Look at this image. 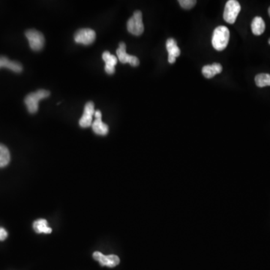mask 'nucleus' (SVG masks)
I'll list each match as a JSON object with an SVG mask.
<instances>
[{"label":"nucleus","mask_w":270,"mask_h":270,"mask_svg":"<svg viewBox=\"0 0 270 270\" xmlns=\"http://www.w3.org/2000/svg\"><path fill=\"white\" fill-rule=\"evenodd\" d=\"M229 39L230 31L228 27L220 26L215 29L212 34V46L216 51H224L228 46Z\"/></svg>","instance_id":"nucleus-1"},{"label":"nucleus","mask_w":270,"mask_h":270,"mask_svg":"<svg viewBox=\"0 0 270 270\" xmlns=\"http://www.w3.org/2000/svg\"><path fill=\"white\" fill-rule=\"evenodd\" d=\"M51 95V92L48 90H39L36 92H32L27 95L24 102H25L27 110L30 114H35L38 110V103L41 99L48 98Z\"/></svg>","instance_id":"nucleus-2"},{"label":"nucleus","mask_w":270,"mask_h":270,"mask_svg":"<svg viewBox=\"0 0 270 270\" xmlns=\"http://www.w3.org/2000/svg\"><path fill=\"white\" fill-rule=\"evenodd\" d=\"M127 30L132 35H141L144 32V26L143 24L142 13L141 11H136L133 16L127 22Z\"/></svg>","instance_id":"nucleus-3"},{"label":"nucleus","mask_w":270,"mask_h":270,"mask_svg":"<svg viewBox=\"0 0 270 270\" xmlns=\"http://www.w3.org/2000/svg\"><path fill=\"white\" fill-rule=\"evenodd\" d=\"M240 11H241V5L239 3L238 1L229 0L227 2L224 8V15H223L224 21L228 24H234L237 21Z\"/></svg>","instance_id":"nucleus-4"},{"label":"nucleus","mask_w":270,"mask_h":270,"mask_svg":"<svg viewBox=\"0 0 270 270\" xmlns=\"http://www.w3.org/2000/svg\"><path fill=\"white\" fill-rule=\"evenodd\" d=\"M25 35L32 51H39L42 49L44 45V37L41 32L35 30H29L25 32Z\"/></svg>","instance_id":"nucleus-5"},{"label":"nucleus","mask_w":270,"mask_h":270,"mask_svg":"<svg viewBox=\"0 0 270 270\" xmlns=\"http://www.w3.org/2000/svg\"><path fill=\"white\" fill-rule=\"evenodd\" d=\"M95 38H96V34L95 31L91 29H81L74 34L75 42L84 44V45H90L92 44L95 41Z\"/></svg>","instance_id":"nucleus-6"},{"label":"nucleus","mask_w":270,"mask_h":270,"mask_svg":"<svg viewBox=\"0 0 270 270\" xmlns=\"http://www.w3.org/2000/svg\"><path fill=\"white\" fill-rule=\"evenodd\" d=\"M117 57L122 64L129 63L131 66L136 67L140 65V60L138 57L131 56L126 53V45L125 43L121 42L119 44L117 50Z\"/></svg>","instance_id":"nucleus-7"},{"label":"nucleus","mask_w":270,"mask_h":270,"mask_svg":"<svg viewBox=\"0 0 270 270\" xmlns=\"http://www.w3.org/2000/svg\"><path fill=\"white\" fill-rule=\"evenodd\" d=\"M93 258L95 261L99 263L102 267H108L113 268L117 267L120 264V260L117 255L111 254V255H104L99 251H95L93 253Z\"/></svg>","instance_id":"nucleus-8"},{"label":"nucleus","mask_w":270,"mask_h":270,"mask_svg":"<svg viewBox=\"0 0 270 270\" xmlns=\"http://www.w3.org/2000/svg\"><path fill=\"white\" fill-rule=\"evenodd\" d=\"M95 106L94 103L92 101H89L86 104L84 107V114L81 120H79L80 126L82 128H88L91 126L92 124V117L95 114Z\"/></svg>","instance_id":"nucleus-9"},{"label":"nucleus","mask_w":270,"mask_h":270,"mask_svg":"<svg viewBox=\"0 0 270 270\" xmlns=\"http://www.w3.org/2000/svg\"><path fill=\"white\" fill-rule=\"evenodd\" d=\"M94 116H95V120L93 123L92 124V130L94 132L98 135H102V136L107 135L109 132V127L102 122V120H101L102 114H101V111H95Z\"/></svg>","instance_id":"nucleus-10"},{"label":"nucleus","mask_w":270,"mask_h":270,"mask_svg":"<svg viewBox=\"0 0 270 270\" xmlns=\"http://www.w3.org/2000/svg\"><path fill=\"white\" fill-rule=\"evenodd\" d=\"M102 59L105 62L104 69L108 74H113L115 73V65L117 64L118 59L115 56L110 54L108 51L103 53Z\"/></svg>","instance_id":"nucleus-11"},{"label":"nucleus","mask_w":270,"mask_h":270,"mask_svg":"<svg viewBox=\"0 0 270 270\" xmlns=\"http://www.w3.org/2000/svg\"><path fill=\"white\" fill-rule=\"evenodd\" d=\"M6 68L13 72L21 73L23 71V66L20 62L11 61L6 57H0V68Z\"/></svg>","instance_id":"nucleus-12"},{"label":"nucleus","mask_w":270,"mask_h":270,"mask_svg":"<svg viewBox=\"0 0 270 270\" xmlns=\"http://www.w3.org/2000/svg\"><path fill=\"white\" fill-rule=\"evenodd\" d=\"M222 71V66L219 63H213L212 65H207L203 67L202 73L206 78H213L216 74Z\"/></svg>","instance_id":"nucleus-13"},{"label":"nucleus","mask_w":270,"mask_h":270,"mask_svg":"<svg viewBox=\"0 0 270 270\" xmlns=\"http://www.w3.org/2000/svg\"><path fill=\"white\" fill-rule=\"evenodd\" d=\"M266 25L261 17H255L251 23V30L254 35H261L265 31Z\"/></svg>","instance_id":"nucleus-14"},{"label":"nucleus","mask_w":270,"mask_h":270,"mask_svg":"<svg viewBox=\"0 0 270 270\" xmlns=\"http://www.w3.org/2000/svg\"><path fill=\"white\" fill-rule=\"evenodd\" d=\"M33 228L38 234H51L52 229L48 227V221L45 219H38L33 223Z\"/></svg>","instance_id":"nucleus-15"},{"label":"nucleus","mask_w":270,"mask_h":270,"mask_svg":"<svg viewBox=\"0 0 270 270\" xmlns=\"http://www.w3.org/2000/svg\"><path fill=\"white\" fill-rule=\"evenodd\" d=\"M11 160L9 150L5 146L0 144V168L7 166Z\"/></svg>","instance_id":"nucleus-16"},{"label":"nucleus","mask_w":270,"mask_h":270,"mask_svg":"<svg viewBox=\"0 0 270 270\" xmlns=\"http://www.w3.org/2000/svg\"><path fill=\"white\" fill-rule=\"evenodd\" d=\"M167 51L168 56L174 57L175 58L180 55V49L177 46V43L174 38H169L166 42Z\"/></svg>","instance_id":"nucleus-17"},{"label":"nucleus","mask_w":270,"mask_h":270,"mask_svg":"<svg viewBox=\"0 0 270 270\" xmlns=\"http://www.w3.org/2000/svg\"><path fill=\"white\" fill-rule=\"evenodd\" d=\"M255 84L258 87H270V74H259L255 77Z\"/></svg>","instance_id":"nucleus-18"},{"label":"nucleus","mask_w":270,"mask_h":270,"mask_svg":"<svg viewBox=\"0 0 270 270\" xmlns=\"http://www.w3.org/2000/svg\"><path fill=\"white\" fill-rule=\"evenodd\" d=\"M179 3L182 8H185V9H190L196 5L197 2L195 0H180L179 1Z\"/></svg>","instance_id":"nucleus-19"},{"label":"nucleus","mask_w":270,"mask_h":270,"mask_svg":"<svg viewBox=\"0 0 270 270\" xmlns=\"http://www.w3.org/2000/svg\"><path fill=\"white\" fill-rule=\"evenodd\" d=\"M8 237V233L4 228H0V241H3Z\"/></svg>","instance_id":"nucleus-20"},{"label":"nucleus","mask_w":270,"mask_h":270,"mask_svg":"<svg viewBox=\"0 0 270 270\" xmlns=\"http://www.w3.org/2000/svg\"><path fill=\"white\" fill-rule=\"evenodd\" d=\"M176 59L177 58H175V57H170V56H168V62H169L171 64L174 63V62H176Z\"/></svg>","instance_id":"nucleus-21"},{"label":"nucleus","mask_w":270,"mask_h":270,"mask_svg":"<svg viewBox=\"0 0 270 270\" xmlns=\"http://www.w3.org/2000/svg\"><path fill=\"white\" fill-rule=\"evenodd\" d=\"M268 12H269V15H270V8H269Z\"/></svg>","instance_id":"nucleus-22"},{"label":"nucleus","mask_w":270,"mask_h":270,"mask_svg":"<svg viewBox=\"0 0 270 270\" xmlns=\"http://www.w3.org/2000/svg\"><path fill=\"white\" fill-rule=\"evenodd\" d=\"M269 44H270V39H269Z\"/></svg>","instance_id":"nucleus-23"}]
</instances>
